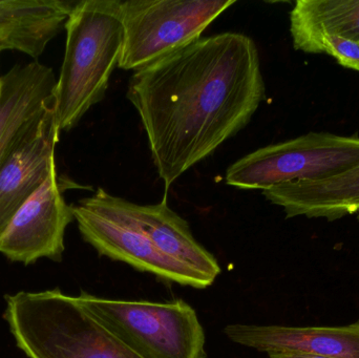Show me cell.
Listing matches in <instances>:
<instances>
[{
	"label": "cell",
	"instance_id": "1",
	"mask_svg": "<svg viewBox=\"0 0 359 358\" xmlns=\"http://www.w3.org/2000/svg\"><path fill=\"white\" fill-rule=\"evenodd\" d=\"M265 94L257 44L249 36L227 32L201 37L135 71L126 97L140 117L168 191L244 130Z\"/></svg>",
	"mask_w": 359,
	"mask_h": 358
},
{
	"label": "cell",
	"instance_id": "15",
	"mask_svg": "<svg viewBox=\"0 0 359 358\" xmlns=\"http://www.w3.org/2000/svg\"><path fill=\"white\" fill-rule=\"evenodd\" d=\"M290 32H318L359 42V0H299Z\"/></svg>",
	"mask_w": 359,
	"mask_h": 358
},
{
	"label": "cell",
	"instance_id": "11",
	"mask_svg": "<svg viewBox=\"0 0 359 358\" xmlns=\"http://www.w3.org/2000/svg\"><path fill=\"white\" fill-rule=\"evenodd\" d=\"M57 79L37 60L17 64L1 76L0 163L55 106Z\"/></svg>",
	"mask_w": 359,
	"mask_h": 358
},
{
	"label": "cell",
	"instance_id": "8",
	"mask_svg": "<svg viewBox=\"0 0 359 358\" xmlns=\"http://www.w3.org/2000/svg\"><path fill=\"white\" fill-rule=\"evenodd\" d=\"M75 220L65 202L57 166L44 184L19 208L0 237V254L25 265L46 258L59 262L65 252V235Z\"/></svg>",
	"mask_w": 359,
	"mask_h": 358
},
{
	"label": "cell",
	"instance_id": "10",
	"mask_svg": "<svg viewBox=\"0 0 359 358\" xmlns=\"http://www.w3.org/2000/svg\"><path fill=\"white\" fill-rule=\"evenodd\" d=\"M60 132L55 106L50 107L0 163V237L56 166L55 149Z\"/></svg>",
	"mask_w": 359,
	"mask_h": 358
},
{
	"label": "cell",
	"instance_id": "18",
	"mask_svg": "<svg viewBox=\"0 0 359 358\" xmlns=\"http://www.w3.org/2000/svg\"><path fill=\"white\" fill-rule=\"evenodd\" d=\"M6 50H11L10 46L6 42H4V40L0 39V53Z\"/></svg>",
	"mask_w": 359,
	"mask_h": 358
},
{
	"label": "cell",
	"instance_id": "4",
	"mask_svg": "<svg viewBox=\"0 0 359 358\" xmlns=\"http://www.w3.org/2000/svg\"><path fill=\"white\" fill-rule=\"evenodd\" d=\"M77 298L140 357L206 358L204 329L185 301L114 300L88 292Z\"/></svg>",
	"mask_w": 359,
	"mask_h": 358
},
{
	"label": "cell",
	"instance_id": "5",
	"mask_svg": "<svg viewBox=\"0 0 359 358\" xmlns=\"http://www.w3.org/2000/svg\"><path fill=\"white\" fill-rule=\"evenodd\" d=\"M359 166V137L309 132L262 147L229 166L226 183L261 189L297 181H320Z\"/></svg>",
	"mask_w": 359,
	"mask_h": 358
},
{
	"label": "cell",
	"instance_id": "12",
	"mask_svg": "<svg viewBox=\"0 0 359 358\" xmlns=\"http://www.w3.org/2000/svg\"><path fill=\"white\" fill-rule=\"evenodd\" d=\"M231 342L259 352L305 353L359 358V321L337 327H288L233 324L224 329Z\"/></svg>",
	"mask_w": 359,
	"mask_h": 358
},
{
	"label": "cell",
	"instance_id": "2",
	"mask_svg": "<svg viewBox=\"0 0 359 358\" xmlns=\"http://www.w3.org/2000/svg\"><path fill=\"white\" fill-rule=\"evenodd\" d=\"M65 57L55 92L61 132L103 100L123 44L120 0H79L67 17Z\"/></svg>",
	"mask_w": 359,
	"mask_h": 358
},
{
	"label": "cell",
	"instance_id": "6",
	"mask_svg": "<svg viewBox=\"0 0 359 358\" xmlns=\"http://www.w3.org/2000/svg\"><path fill=\"white\" fill-rule=\"evenodd\" d=\"M234 0L121 1L123 44L118 67L139 71L200 39Z\"/></svg>",
	"mask_w": 359,
	"mask_h": 358
},
{
	"label": "cell",
	"instance_id": "13",
	"mask_svg": "<svg viewBox=\"0 0 359 358\" xmlns=\"http://www.w3.org/2000/svg\"><path fill=\"white\" fill-rule=\"evenodd\" d=\"M264 197L284 209L287 218L339 220L350 214L359 219V166L333 178L297 181L263 191Z\"/></svg>",
	"mask_w": 359,
	"mask_h": 358
},
{
	"label": "cell",
	"instance_id": "9",
	"mask_svg": "<svg viewBox=\"0 0 359 358\" xmlns=\"http://www.w3.org/2000/svg\"><path fill=\"white\" fill-rule=\"evenodd\" d=\"M72 207L82 237L100 256L126 263L136 270L151 273L168 283L196 289L211 286L185 265L162 254L139 229L97 214L79 203Z\"/></svg>",
	"mask_w": 359,
	"mask_h": 358
},
{
	"label": "cell",
	"instance_id": "7",
	"mask_svg": "<svg viewBox=\"0 0 359 358\" xmlns=\"http://www.w3.org/2000/svg\"><path fill=\"white\" fill-rule=\"evenodd\" d=\"M78 203L139 229L162 254L185 265L210 285L221 275L217 259L194 239L188 223L168 206L166 199L158 204L140 205L98 188Z\"/></svg>",
	"mask_w": 359,
	"mask_h": 358
},
{
	"label": "cell",
	"instance_id": "14",
	"mask_svg": "<svg viewBox=\"0 0 359 358\" xmlns=\"http://www.w3.org/2000/svg\"><path fill=\"white\" fill-rule=\"evenodd\" d=\"M75 0H0V39L37 60L65 27Z\"/></svg>",
	"mask_w": 359,
	"mask_h": 358
},
{
	"label": "cell",
	"instance_id": "19",
	"mask_svg": "<svg viewBox=\"0 0 359 358\" xmlns=\"http://www.w3.org/2000/svg\"><path fill=\"white\" fill-rule=\"evenodd\" d=\"M0 92H1V77H0Z\"/></svg>",
	"mask_w": 359,
	"mask_h": 358
},
{
	"label": "cell",
	"instance_id": "16",
	"mask_svg": "<svg viewBox=\"0 0 359 358\" xmlns=\"http://www.w3.org/2000/svg\"><path fill=\"white\" fill-rule=\"evenodd\" d=\"M295 50L307 54H327L341 67L359 73V42L318 32H290Z\"/></svg>",
	"mask_w": 359,
	"mask_h": 358
},
{
	"label": "cell",
	"instance_id": "17",
	"mask_svg": "<svg viewBox=\"0 0 359 358\" xmlns=\"http://www.w3.org/2000/svg\"><path fill=\"white\" fill-rule=\"evenodd\" d=\"M270 358H332L320 355L305 354V353L280 352L269 353Z\"/></svg>",
	"mask_w": 359,
	"mask_h": 358
},
{
	"label": "cell",
	"instance_id": "3",
	"mask_svg": "<svg viewBox=\"0 0 359 358\" xmlns=\"http://www.w3.org/2000/svg\"><path fill=\"white\" fill-rule=\"evenodd\" d=\"M4 319L29 358H142L59 289L6 296Z\"/></svg>",
	"mask_w": 359,
	"mask_h": 358
}]
</instances>
